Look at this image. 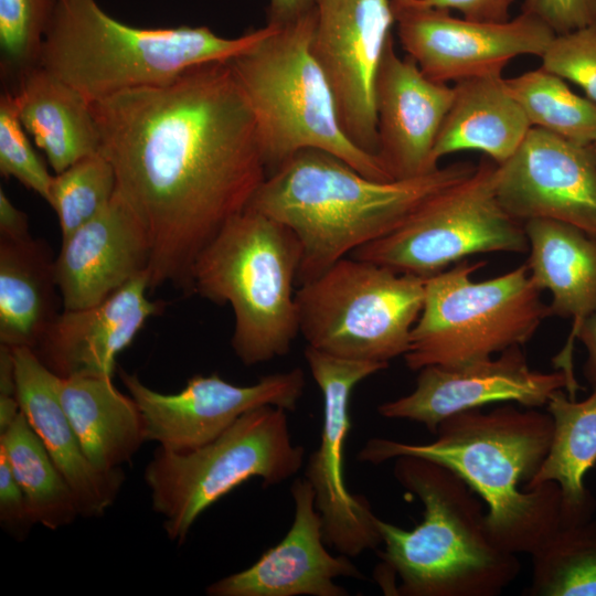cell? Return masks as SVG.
I'll use <instances>...</instances> for the list:
<instances>
[{
	"mask_svg": "<svg viewBox=\"0 0 596 596\" xmlns=\"http://www.w3.org/2000/svg\"><path fill=\"white\" fill-rule=\"evenodd\" d=\"M454 98V87L427 77L402 58L393 38L385 46L374 83L377 158L393 180L412 179L438 168L434 146Z\"/></svg>",
	"mask_w": 596,
	"mask_h": 596,
	"instance_id": "ac0fdd59",
	"label": "cell"
},
{
	"mask_svg": "<svg viewBox=\"0 0 596 596\" xmlns=\"http://www.w3.org/2000/svg\"><path fill=\"white\" fill-rule=\"evenodd\" d=\"M266 33L227 62L256 120L267 172L305 149L330 152L365 177L393 180L342 130L332 89L310 51L315 9Z\"/></svg>",
	"mask_w": 596,
	"mask_h": 596,
	"instance_id": "8992f818",
	"label": "cell"
},
{
	"mask_svg": "<svg viewBox=\"0 0 596 596\" xmlns=\"http://www.w3.org/2000/svg\"><path fill=\"white\" fill-rule=\"evenodd\" d=\"M58 393L81 446L96 469L120 470L146 441L135 401L116 389L113 377H61Z\"/></svg>",
	"mask_w": 596,
	"mask_h": 596,
	"instance_id": "484cf974",
	"label": "cell"
},
{
	"mask_svg": "<svg viewBox=\"0 0 596 596\" xmlns=\"http://www.w3.org/2000/svg\"><path fill=\"white\" fill-rule=\"evenodd\" d=\"M531 127L581 145L596 142V103L575 94L563 78L540 68L505 78Z\"/></svg>",
	"mask_w": 596,
	"mask_h": 596,
	"instance_id": "f546056e",
	"label": "cell"
},
{
	"mask_svg": "<svg viewBox=\"0 0 596 596\" xmlns=\"http://www.w3.org/2000/svg\"><path fill=\"white\" fill-rule=\"evenodd\" d=\"M595 147H596V142H595Z\"/></svg>",
	"mask_w": 596,
	"mask_h": 596,
	"instance_id": "ee69618b",
	"label": "cell"
},
{
	"mask_svg": "<svg viewBox=\"0 0 596 596\" xmlns=\"http://www.w3.org/2000/svg\"><path fill=\"white\" fill-rule=\"evenodd\" d=\"M116 190L114 168L100 151L55 173L47 203L58 219L62 240L103 212Z\"/></svg>",
	"mask_w": 596,
	"mask_h": 596,
	"instance_id": "1f68e13d",
	"label": "cell"
},
{
	"mask_svg": "<svg viewBox=\"0 0 596 596\" xmlns=\"http://www.w3.org/2000/svg\"><path fill=\"white\" fill-rule=\"evenodd\" d=\"M557 390L575 398L577 390L563 371L530 368L520 345L497 358L461 365H428L418 371L413 392L379 405L381 416L408 419L436 434L439 424L464 411L492 403H517L526 408L546 405Z\"/></svg>",
	"mask_w": 596,
	"mask_h": 596,
	"instance_id": "e0dca14e",
	"label": "cell"
},
{
	"mask_svg": "<svg viewBox=\"0 0 596 596\" xmlns=\"http://www.w3.org/2000/svg\"><path fill=\"white\" fill-rule=\"evenodd\" d=\"M26 214L0 189V237L19 241L30 237Z\"/></svg>",
	"mask_w": 596,
	"mask_h": 596,
	"instance_id": "f35d334b",
	"label": "cell"
},
{
	"mask_svg": "<svg viewBox=\"0 0 596 596\" xmlns=\"http://www.w3.org/2000/svg\"><path fill=\"white\" fill-rule=\"evenodd\" d=\"M266 31L267 25L224 38L207 26L138 28L113 18L96 0H55L39 65L92 105L199 64L227 61Z\"/></svg>",
	"mask_w": 596,
	"mask_h": 596,
	"instance_id": "5b68a950",
	"label": "cell"
},
{
	"mask_svg": "<svg viewBox=\"0 0 596 596\" xmlns=\"http://www.w3.org/2000/svg\"><path fill=\"white\" fill-rule=\"evenodd\" d=\"M120 379L135 401L146 441L166 450L189 451L219 437L243 414L265 405L296 411L304 394L300 368L268 374L251 385H236L217 373L196 374L172 394L147 386L136 374L120 370Z\"/></svg>",
	"mask_w": 596,
	"mask_h": 596,
	"instance_id": "9a60e30c",
	"label": "cell"
},
{
	"mask_svg": "<svg viewBox=\"0 0 596 596\" xmlns=\"http://www.w3.org/2000/svg\"><path fill=\"white\" fill-rule=\"evenodd\" d=\"M8 89L22 126L54 173L99 151L92 105L70 84L38 65Z\"/></svg>",
	"mask_w": 596,
	"mask_h": 596,
	"instance_id": "cb8c5ba5",
	"label": "cell"
},
{
	"mask_svg": "<svg viewBox=\"0 0 596 596\" xmlns=\"http://www.w3.org/2000/svg\"><path fill=\"white\" fill-rule=\"evenodd\" d=\"M0 450L26 497L35 524L57 530L81 517L73 490L22 412L0 434Z\"/></svg>",
	"mask_w": 596,
	"mask_h": 596,
	"instance_id": "f1b7e54d",
	"label": "cell"
},
{
	"mask_svg": "<svg viewBox=\"0 0 596 596\" xmlns=\"http://www.w3.org/2000/svg\"><path fill=\"white\" fill-rule=\"evenodd\" d=\"M403 50L419 70L439 83L501 73L519 55L541 57L555 32L522 12L512 20L487 23L457 18L448 10L415 0H391Z\"/></svg>",
	"mask_w": 596,
	"mask_h": 596,
	"instance_id": "4fadbf2b",
	"label": "cell"
},
{
	"mask_svg": "<svg viewBox=\"0 0 596 596\" xmlns=\"http://www.w3.org/2000/svg\"><path fill=\"white\" fill-rule=\"evenodd\" d=\"M316 0H269L267 24L281 26L315 9Z\"/></svg>",
	"mask_w": 596,
	"mask_h": 596,
	"instance_id": "ab89813d",
	"label": "cell"
},
{
	"mask_svg": "<svg viewBox=\"0 0 596 596\" xmlns=\"http://www.w3.org/2000/svg\"><path fill=\"white\" fill-rule=\"evenodd\" d=\"M227 61L92 104L99 151L149 242L150 290L170 285L193 294L198 257L268 175L255 117Z\"/></svg>",
	"mask_w": 596,
	"mask_h": 596,
	"instance_id": "6da1fadb",
	"label": "cell"
},
{
	"mask_svg": "<svg viewBox=\"0 0 596 596\" xmlns=\"http://www.w3.org/2000/svg\"><path fill=\"white\" fill-rule=\"evenodd\" d=\"M300 260L294 232L252 209L231 219L198 257L193 294L231 306V345L243 364L290 352L299 334L294 287Z\"/></svg>",
	"mask_w": 596,
	"mask_h": 596,
	"instance_id": "52a82bcc",
	"label": "cell"
},
{
	"mask_svg": "<svg viewBox=\"0 0 596 596\" xmlns=\"http://www.w3.org/2000/svg\"><path fill=\"white\" fill-rule=\"evenodd\" d=\"M0 523L17 539H23L35 524L26 497L0 450Z\"/></svg>",
	"mask_w": 596,
	"mask_h": 596,
	"instance_id": "8d00e7d4",
	"label": "cell"
},
{
	"mask_svg": "<svg viewBox=\"0 0 596 596\" xmlns=\"http://www.w3.org/2000/svg\"><path fill=\"white\" fill-rule=\"evenodd\" d=\"M576 339L585 347L587 356L583 374L593 387L596 385V313L583 321L577 330Z\"/></svg>",
	"mask_w": 596,
	"mask_h": 596,
	"instance_id": "60d3db41",
	"label": "cell"
},
{
	"mask_svg": "<svg viewBox=\"0 0 596 596\" xmlns=\"http://www.w3.org/2000/svg\"><path fill=\"white\" fill-rule=\"evenodd\" d=\"M523 224L531 278L551 294V316L573 321L570 338L553 364L579 390L573 371V348L583 321L596 313V236L555 220L533 219Z\"/></svg>",
	"mask_w": 596,
	"mask_h": 596,
	"instance_id": "603a6c76",
	"label": "cell"
},
{
	"mask_svg": "<svg viewBox=\"0 0 596 596\" xmlns=\"http://www.w3.org/2000/svg\"><path fill=\"white\" fill-rule=\"evenodd\" d=\"M435 435L428 444L371 438L356 457L380 465L416 456L450 469L487 504L488 532L510 553L531 554L561 528L558 486L524 488L550 449L553 421L547 411H521L509 403L489 412L464 411L443 421Z\"/></svg>",
	"mask_w": 596,
	"mask_h": 596,
	"instance_id": "7a4b0ae2",
	"label": "cell"
},
{
	"mask_svg": "<svg viewBox=\"0 0 596 596\" xmlns=\"http://www.w3.org/2000/svg\"><path fill=\"white\" fill-rule=\"evenodd\" d=\"M454 98L439 129L433 159L477 150L500 164L520 147L531 125L501 73L455 83Z\"/></svg>",
	"mask_w": 596,
	"mask_h": 596,
	"instance_id": "d4e9b609",
	"label": "cell"
},
{
	"mask_svg": "<svg viewBox=\"0 0 596 596\" xmlns=\"http://www.w3.org/2000/svg\"><path fill=\"white\" fill-rule=\"evenodd\" d=\"M290 492L295 513L283 540L249 567L212 583L206 588L207 595L347 596L348 590L334 581L339 577L364 578L349 556H333L327 550L310 482L298 478Z\"/></svg>",
	"mask_w": 596,
	"mask_h": 596,
	"instance_id": "d6986e66",
	"label": "cell"
},
{
	"mask_svg": "<svg viewBox=\"0 0 596 596\" xmlns=\"http://www.w3.org/2000/svg\"><path fill=\"white\" fill-rule=\"evenodd\" d=\"M0 395L17 396L15 366L12 348L0 343Z\"/></svg>",
	"mask_w": 596,
	"mask_h": 596,
	"instance_id": "b9f144b4",
	"label": "cell"
},
{
	"mask_svg": "<svg viewBox=\"0 0 596 596\" xmlns=\"http://www.w3.org/2000/svg\"><path fill=\"white\" fill-rule=\"evenodd\" d=\"M393 24L391 0H316L310 51L332 89L342 130L376 158L374 83Z\"/></svg>",
	"mask_w": 596,
	"mask_h": 596,
	"instance_id": "5bb4252c",
	"label": "cell"
},
{
	"mask_svg": "<svg viewBox=\"0 0 596 596\" xmlns=\"http://www.w3.org/2000/svg\"><path fill=\"white\" fill-rule=\"evenodd\" d=\"M498 200L524 223L549 219L596 236V147L531 127L518 150L497 164Z\"/></svg>",
	"mask_w": 596,
	"mask_h": 596,
	"instance_id": "2e32d148",
	"label": "cell"
},
{
	"mask_svg": "<svg viewBox=\"0 0 596 596\" xmlns=\"http://www.w3.org/2000/svg\"><path fill=\"white\" fill-rule=\"evenodd\" d=\"M526 596H596V520L561 526L531 554Z\"/></svg>",
	"mask_w": 596,
	"mask_h": 596,
	"instance_id": "4dcf8cb0",
	"label": "cell"
},
{
	"mask_svg": "<svg viewBox=\"0 0 596 596\" xmlns=\"http://www.w3.org/2000/svg\"><path fill=\"white\" fill-rule=\"evenodd\" d=\"M56 289L45 243L0 237V343L34 350L58 315Z\"/></svg>",
	"mask_w": 596,
	"mask_h": 596,
	"instance_id": "4316f807",
	"label": "cell"
},
{
	"mask_svg": "<svg viewBox=\"0 0 596 596\" xmlns=\"http://www.w3.org/2000/svg\"><path fill=\"white\" fill-rule=\"evenodd\" d=\"M148 275L141 274L97 305L63 309L34 353L62 379L113 377L117 355L162 307L148 299Z\"/></svg>",
	"mask_w": 596,
	"mask_h": 596,
	"instance_id": "44dd1931",
	"label": "cell"
},
{
	"mask_svg": "<svg viewBox=\"0 0 596 596\" xmlns=\"http://www.w3.org/2000/svg\"><path fill=\"white\" fill-rule=\"evenodd\" d=\"M12 350L21 412L73 490L79 515L102 517L119 493L123 470L105 472L91 464L61 403V377L32 349Z\"/></svg>",
	"mask_w": 596,
	"mask_h": 596,
	"instance_id": "7402d4cb",
	"label": "cell"
},
{
	"mask_svg": "<svg viewBox=\"0 0 596 596\" xmlns=\"http://www.w3.org/2000/svg\"><path fill=\"white\" fill-rule=\"evenodd\" d=\"M485 265L467 258L426 278L423 308L404 354L409 370L492 358L526 343L551 316L526 264L475 281L472 274Z\"/></svg>",
	"mask_w": 596,
	"mask_h": 596,
	"instance_id": "ba28073f",
	"label": "cell"
},
{
	"mask_svg": "<svg viewBox=\"0 0 596 596\" xmlns=\"http://www.w3.org/2000/svg\"><path fill=\"white\" fill-rule=\"evenodd\" d=\"M55 0H0L1 76L12 84L39 65Z\"/></svg>",
	"mask_w": 596,
	"mask_h": 596,
	"instance_id": "d6a6232c",
	"label": "cell"
},
{
	"mask_svg": "<svg viewBox=\"0 0 596 596\" xmlns=\"http://www.w3.org/2000/svg\"><path fill=\"white\" fill-rule=\"evenodd\" d=\"M417 3L441 10H457L462 18L477 22L501 23L517 0H415Z\"/></svg>",
	"mask_w": 596,
	"mask_h": 596,
	"instance_id": "74e56055",
	"label": "cell"
},
{
	"mask_svg": "<svg viewBox=\"0 0 596 596\" xmlns=\"http://www.w3.org/2000/svg\"><path fill=\"white\" fill-rule=\"evenodd\" d=\"M393 473L424 505L423 520L402 529L377 518L384 550L374 577L386 595L498 596L519 576L514 553L491 539L482 500L454 471L400 456Z\"/></svg>",
	"mask_w": 596,
	"mask_h": 596,
	"instance_id": "277c9868",
	"label": "cell"
},
{
	"mask_svg": "<svg viewBox=\"0 0 596 596\" xmlns=\"http://www.w3.org/2000/svg\"><path fill=\"white\" fill-rule=\"evenodd\" d=\"M426 278L343 257L296 290L299 333L329 355L387 363L407 352Z\"/></svg>",
	"mask_w": 596,
	"mask_h": 596,
	"instance_id": "30bf717a",
	"label": "cell"
},
{
	"mask_svg": "<svg viewBox=\"0 0 596 596\" xmlns=\"http://www.w3.org/2000/svg\"><path fill=\"white\" fill-rule=\"evenodd\" d=\"M21 413L17 396L0 395V434L4 433Z\"/></svg>",
	"mask_w": 596,
	"mask_h": 596,
	"instance_id": "7bdbcfd3",
	"label": "cell"
},
{
	"mask_svg": "<svg viewBox=\"0 0 596 596\" xmlns=\"http://www.w3.org/2000/svg\"><path fill=\"white\" fill-rule=\"evenodd\" d=\"M494 172L492 160H481L471 174L428 198L397 227L351 256L429 278L472 255L528 253L524 224L501 206Z\"/></svg>",
	"mask_w": 596,
	"mask_h": 596,
	"instance_id": "8fae6325",
	"label": "cell"
},
{
	"mask_svg": "<svg viewBox=\"0 0 596 596\" xmlns=\"http://www.w3.org/2000/svg\"><path fill=\"white\" fill-rule=\"evenodd\" d=\"M22 126L11 92L0 96V172L18 180L46 202L53 175L39 158Z\"/></svg>",
	"mask_w": 596,
	"mask_h": 596,
	"instance_id": "836d02e7",
	"label": "cell"
},
{
	"mask_svg": "<svg viewBox=\"0 0 596 596\" xmlns=\"http://www.w3.org/2000/svg\"><path fill=\"white\" fill-rule=\"evenodd\" d=\"M304 457V447L292 444L287 411L265 405L196 449L158 447L143 479L167 536L182 544L196 519L233 489L252 478L264 487L278 485L299 471Z\"/></svg>",
	"mask_w": 596,
	"mask_h": 596,
	"instance_id": "9c48e42d",
	"label": "cell"
},
{
	"mask_svg": "<svg viewBox=\"0 0 596 596\" xmlns=\"http://www.w3.org/2000/svg\"><path fill=\"white\" fill-rule=\"evenodd\" d=\"M456 162L412 179L377 181L339 157L301 150L267 175L247 209L289 227L301 246L297 284L397 227L424 201L471 174Z\"/></svg>",
	"mask_w": 596,
	"mask_h": 596,
	"instance_id": "3957f363",
	"label": "cell"
},
{
	"mask_svg": "<svg viewBox=\"0 0 596 596\" xmlns=\"http://www.w3.org/2000/svg\"><path fill=\"white\" fill-rule=\"evenodd\" d=\"M311 376L323 403L320 444L308 459L305 478L315 492L323 541L349 557L382 544L377 517L368 499L351 494L344 483L343 454L351 428L350 400L354 387L387 369V363L340 359L309 345L305 350Z\"/></svg>",
	"mask_w": 596,
	"mask_h": 596,
	"instance_id": "7c38bea8",
	"label": "cell"
},
{
	"mask_svg": "<svg viewBox=\"0 0 596 596\" xmlns=\"http://www.w3.org/2000/svg\"><path fill=\"white\" fill-rule=\"evenodd\" d=\"M522 12L562 34L596 22V0H524Z\"/></svg>",
	"mask_w": 596,
	"mask_h": 596,
	"instance_id": "d590c367",
	"label": "cell"
},
{
	"mask_svg": "<svg viewBox=\"0 0 596 596\" xmlns=\"http://www.w3.org/2000/svg\"><path fill=\"white\" fill-rule=\"evenodd\" d=\"M546 411L553 421L552 441L540 469L524 488L555 482L561 490V526L579 524L590 520L596 508L584 482L596 465V385L579 402L565 390L555 391Z\"/></svg>",
	"mask_w": 596,
	"mask_h": 596,
	"instance_id": "83f0119b",
	"label": "cell"
},
{
	"mask_svg": "<svg viewBox=\"0 0 596 596\" xmlns=\"http://www.w3.org/2000/svg\"><path fill=\"white\" fill-rule=\"evenodd\" d=\"M149 263L146 232L116 191L103 212L62 240L55 278L63 309L99 304L136 276L148 275Z\"/></svg>",
	"mask_w": 596,
	"mask_h": 596,
	"instance_id": "ffe728a7",
	"label": "cell"
},
{
	"mask_svg": "<svg viewBox=\"0 0 596 596\" xmlns=\"http://www.w3.org/2000/svg\"><path fill=\"white\" fill-rule=\"evenodd\" d=\"M541 60L544 70L578 85L596 103V22L555 34Z\"/></svg>",
	"mask_w": 596,
	"mask_h": 596,
	"instance_id": "e575fe53",
	"label": "cell"
}]
</instances>
